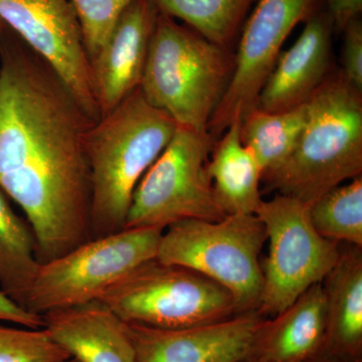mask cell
Here are the masks:
<instances>
[{
  "mask_svg": "<svg viewBox=\"0 0 362 362\" xmlns=\"http://www.w3.org/2000/svg\"><path fill=\"white\" fill-rule=\"evenodd\" d=\"M93 123L37 54L0 45V188L32 226L40 265L92 240Z\"/></svg>",
  "mask_w": 362,
  "mask_h": 362,
  "instance_id": "cell-1",
  "label": "cell"
},
{
  "mask_svg": "<svg viewBox=\"0 0 362 362\" xmlns=\"http://www.w3.org/2000/svg\"><path fill=\"white\" fill-rule=\"evenodd\" d=\"M177 123L140 88L93 123L86 139L92 185V239L120 232L142 176L175 135Z\"/></svg>",
  "mask_w": 362,
  "mask_h": 362,
  "instance_id": "cell-2",
  "label": "cell"
},
{
  "mask_svg": "<svg viewBox=\"0 0 362 362\" xmlns=\"http://www.w3.org/2000/svg\"><path fill=\"white\" fill-rule=\"evenodd\" d=\"M306 105V124L291 154L262 181L267 189L310 206L361 176L362 92L333 71Z\"/></svg>",
  "mask_w": 362,
  "mask_h": 362,
  "instance_id": "cell-3",
  "label": "cell"
},
{
  "mask_svg": "<svg viewBox=\"0 0 362 362\" xmlns=\"http://www.w3.org/2000/svg\"><path fill=\"white\" fill-rule=\"evenodd\" d=\"M233 63L230 49L159 11L140 90L177 125L207 130L230 83Z\"/></svg>",
  "mask_w": 362,
  "mask_h": 362,
  "instance_id": "cell-4",
  "label": "cell"
},
{
  "mask_svg": "<svg viewBox=\"0 0 362 362\" xmlns=\"http://www.w3.org/2000/svg\"><path fill=\"white\" fill-rule=\"evenodd\" d=\"M267 242L257 214H228L223 220H185L162 233L156 259L185 267L225 288L238 314L258 311L264 276L259 261Z\"/></svg>",
  "mask_w": 362,
  "mask_h": 362,
  "instance_id": "cell-5",
  "label": "cell"
},
{
  "mask_svg": "<svg viewBox=\"0 0 362 362\" xmlns=\"http://www.w3.org/2000/svg\"><path fill=\"white\" fill-rule=\"evenodd\" d=\"M123 322L180 329L237 315L225 288L185 267L157 259L138 266L99 298Z\"/></svg>",
  "mask_w": 362,
  "mask_h": 362,
  "instance_id": "cell-6",
  "label": "cell"
},
{
  "mask_svg": "<svg viewBox=\"0 0 362 362\" xmlns=\"http://www.w3.org/2000/svg\"><path fill=\"white\" fill-rule=\"evenodd\" d=\"M214 142L207 130L178 125L136 187L125 228L165 230L181 221H218L228 216L216 199L209 173Z\"/></svg>",
  "mask_w": 362,
  "mask_h": 362,
  "instance_id": "cell-7",
  "label": "cell"
},
{
  "mask_svg": "<svg viewBox=\"0 0 362 362\" xmlns=\"http://www.w3.org/2000/svg\"><path fill=\"white\" fill-rule=\"evenodd\" d=\"M163 228H132L96 238L37 270L26 310L47 312L97 301L138 266L156 259Z\"/></svg>",
  "mask_w": 362,
  "mask_h": 362,
  "instance_id": "cell-8",
  "label": "cell"
},
{
  "mask_svg": "<svg viewBox=\"0 0 362 362\" xmlns=\"http://www.w3.org/2000/svg\"><path fill=\"white\" fill-rule=\"evenodd\" d=\"M257 216L265 226L268 256L262 264L264 284L259 315L271 318L322 282L339 259L338 243L312 225L309 204L276 194L262 202Z\"/></svg>",
  "mask_w": 362,
  "mask_h": 362,
  "instance_id": "cell-9",
  "label": "cell"
},
{
  "mask_svg": "<svg viewBox=\"0 0 362 362\" xmlns=\"http://www.w3.org/2000/svg\"><path fill=\"white\" fill-rule=\"evenodd\" d=\"M317 6L318 0H257L243 25L230 83L207 126L214 139L256 109L286 39L316 13Z\"/></svg>",
  "mask_w": 362,
  "mask_h": 362,
  "instance_id": "cell-10",
  "label": "cell"
},
{
  "mask_svg": "<svg viewBox=\"0 0 362 362\" xmlns=\"http://www.w3.org/2000/svg\"><path fill=\"white\" fill-rule=\"evenodd\" d=\"M0 20L21 35L97 122L101 116L92 64L71 0H0Z\"/></svg>",
  "mask_w": 362,
  "mask_h": 362,
  "instance_id": "cell-11",
  "label": "cell"
},
{
  "mask_svg": "<svg viewBox=\"0 0 362 362\" xmlns=\"http://www.w3.org/2000/svg\"><path fill=\"white\" fill-rule=\"evenodd\" d=\"M265 319L252 311L180 329L126 324L136 362H247Z\"/></svg>",
  "mask_w": 362,
  "mask_h": 362,
  "instance_id": "cell-12",
  "label": "cell"
},
{
  "mask_svg": "<svg viewBox=\"0 0 362 362\" xmlns=\"http://www.w3.org/2000/svg\"><path fill=\"white\" fill-rule=\"evenodd\" d=\"M158 14L154 0H134L93 59V82L100 116L110 113L140 88Z\"/></svg>",
  "mask_w": 362,
  "mask_h": 362,
  "instance_id": "cell-13",
  "label": "cell"
},
{
  "mask_svg": "<svg viewBox=\"0 0 362 362\" xmlns=\"http://www.w3.org/2000/svg\"><path fill=\"white\" fill-rule=\"evenodd\" d=\"M333 32L328 13L316 11L305 21L296 42L279 56L256 108L277 113L306 104L333 71Z\"/></svg>",
  "mask_w": 362,
  "mask_h": 362,
  "instance_id": "cell-14",
  "label": "cell"
},
{
  "mask_svg": "<svg viewBox=\"0 0 362 362\" xmlns=\"http://www.w3.org/2000/svg\"><path fill=\"white\" fill-rule=\"evenodd\" d=\"M44 328L78 362H136L127 324L100 302L42 315Z\"/></svg>",
  "mask_w": 362,
  "mask_h": 362,
  "instance_id": "cell-15",
  "label": "cell"
},
{
  "mask_svg": "<svg viewBox=\"0 0 362 362\" xmlns=\"http://www.w3.org/2000/svg\"><path fill=\"white\" fill-rule=\"evenodd\" d=\"M326 307L321 283L289 307L266 318L247 362H305L322 356Z\"/></svg>",
  "mask_w": 362,
  "mask_h": 362,
  "instance_id": "cell-16",
  "label": "cell"
},
{
  "mask_svg": "<svg viewBox=\"0 0 362 362\" xmlns=\"http://www.w3.org/2000/svg\"><path fill=\"white\" fill-rule=\"evenodd\" d=\"M347 246L321 282L326 307L321 356L362 362V247Z\"/></svg>",
  "mask_w": 362,
  "mask_h": 362,
  "instance_id": "cell-17",
  "label": "cell"
},
{
  "mask_svg": "<svg viewBox=\"0 0 362 362\" xmlns=\"http://www.w3.org/2000/svg\"><path fill=\"white\" fill-rule=\"evenodd\" d=\"M214 142L209 173L214 194L226 214H256L262 199V169L240 139V121L228 126Z\"/></svg>",
  "mask_w": 362,
  "mask_h": 362,
  "instance_id": "cell-18",
  "label": "cell"
},
{
  "mask_svg": "<svg viewBox=\"0 0 362 362\" xmlns=\"http://www.w3.org/2000/svg\"><path fill=\"white\" fill-rule=\"evenodd\" d=\"M40 266L32 226L16 214L0 188V291L26 309Z\"/></svg>",
  "mask_w": 362,
  "mask_h": 362,
  "instance_id": "cell-19",
  "label": "cell"
},
{
  "mask_svg": "<svg viewBox=\"0 0 362 362\" xmlns=\"http://www.w3.org/2000/svg\"><path fill=\"white\" fill-rule=\"evenodd\" d=\"M306 121V104L277 113L256 108L245 116L240 122V139L256 157L263 176L277 170L287 160Z\"/></svg>",
  "mask_w": 362,
  "mask_h": 362,
  "instance_id": "cell-20",
  "label": "cell"
},
{
  "mask_svg": "<svg viewBox=\"0 0 362 362\" xmlns=\"http://www.w3.org/2000/svg\"><path fill=\"white\" fill-rule=\"evenodd\" d=\"M257 0H154L159 11L185 21L209 42L230 49Z\"/></svg>",
  "mask_w": 362,
  "mask_h": 362,
  "instance_id": "cell-21",
  "label": "cell"
},
{
  "mask_svg": "<svg viewBox=\"0 0 362 362\" xmlns=\"http://www.w3.org/2000/svg\"><path fill=\"white\" fill-rule=\"evenodd\" d=\"M312 225L325 239L362 247V177L326 192L309 206Z\"/></svg>",
  "mask_w": 362,
  "mask_h": 362,
  "instance_id": "cell-22",
  "label": "cell"
},
{
  "mask_svg": "<svg viewBox=\"0 0 362 362\" xmlns=\"http://www.w3.org/2000/svg\"><path fill=\"white\" fill-rule=\"evenodd\" d=\"M70 358L45 328L0 326V362H64Z\"/></svg>",
  "mask_w": 362,
  "mask_h": 362,
  "instance_id": "cell-23",
  "label": "cell"
},
{
  "mask_svg": "<svg viewBox=\"0 0 362 362\" xmlns=\"http://www.w3.org/2000/svg\"><path fill=\"white\" fill-rule=\"evenodd\" d=\"M134 0H71L77 13L92 64L110 37L117 21Z\"/></svg>",
  "mask_w": 362,
  "mask_h": 362,
  "instance_id": "cell-24",
  "label": "cell"
},
{
  "mask_svg": "<svg viewBox=\"0 0 362 362\" xmlns=\"http://www.w3.org/2000/svg\"><path fill=\"white\" fill-rule=\"evenodd\" d=\"M343 77L362 92V23L356 18L343 30Z\"/></svg>",
  "mask_w": 362,
  "mask_h": 362,
  "instance_id": "cell-25",
  "label": "cell"
},
{
  "mask_svg": "<svg viewBox=\"0 0 362 362\" xmlns=\"http://www.w3.org/2000/svg\"><path fill=\"white\" fill-rule=\"evenodd\" d=\"M0 320L20 324L32 329L44 328L42 316L23 308L2 291H0Z\"/></svg>",
  "mask_w": 362,
  "mask_h": 362,
  "instance_id": "cell-26",
  "label": "cell"
},
{
  "mask_svg": "<svg viewBox=\"0 0 362 362\" xmlns=\"http://www.w3.org/2000/svg\"><path fill=\"white\" fill-rule=\"evenodd\" d=\"M327 4L333 28L340 33L362 11V0H327Z\"/></svg>",
  "mask_w": 362,
  "mask_h": 362,
  "instance_id": "cell-27",
  "label": "cell"
},
{
  "mask_svg": "<svg viewBox=\"0 0 362 362\" xmlns=\"http://www.w3.org/2000/svg\"><path fill=\"white\" fill-rule=\"evenodd\" d=\"M305 362H347L341 361V359L333 358V357L328 356H317L315 358H312L310 361Z\"/></svg>",
  "mask_w": 362,
  "mask_h": 362,
  "instance_id": "cell-28",
  "label": "cell"
},
{
  "mask_svg": "<svg viewBox=\"0 0 362 362\" xmlns=\"http://www.w3.org/2000/svg\"><path fill=\"white\" fill-rule=\"evenodd\" d=\"M6 23H4L1 20H0V45H1V35L2 32H4V28H6Z\"/></svg>",
  "mask_w": 362,
  "mask_h": 362,
  "instance_id": "cell-29",
  "label": "cell"
},
{
  "mask_svg": "<svg viewBox=\"0 0 362 362\" xmlns=\"http://www.w3.org/2000/svg\"><path fill=\"white\" fill-rule=\"evenodd\" d=\"M64 362H78L77 359L74 358V357H71L70 359H68V361H64Z\"/></svg>",
  "mask_w": 362,
  "mask_h": 362,
  "instance_id": "cell-30",
  "label": "cell"
}]
</instances>
